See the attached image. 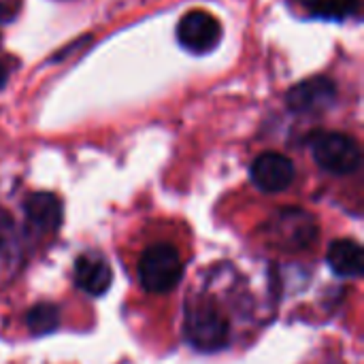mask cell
<instances>
[{"label": "cell", "instance_id": "obj_1", "mask_svg": "<svg viewBox=\"0 0 364 364\" xmlns=\"http://www.w3.org/2000/svg\"><path fill=\"white\" fill-rule=\"evenodd\" d=\"M186 341L198 352H220L228 346L230 331L224 314L209 301H192L183 320Z\"/></svg>", "mask_w": 364, "mask_h": 364}, {"label": "cell", "instance_id": "obj_2", "mask_svg": "<svg viewBox=\"0 0 364 364\" xmlns=\"http://www.w3.org/2000/svg\"><path fill=\"white\" fill-rule=\"evenodd\" d=\"M183 277V262L175 245L156 243L149 245L139 260L141 286L151 294L171 292Z\"/></svg>", "mask_w": 364, "mask_h": 364}, {"label": "cell", "instance_id": "obj_3", "mask_svg": "<svg viewBox=\"0 0 364 364\" xmlns=\"http://www.w3.org/2000/svg\"><path fill=\"white\" fill-rule=\"evenodd\" d=\"M264 239L284 252L305 250L318 239V224L305 209H279L264 224Z\"/></svg>", "mask_w": 364, "mask_h": 364}, {"label": "cell", "instance_id": "obj_4", "mask_svg": "<svg viewBox=\"0 0 364 364\" xmlns=\"http://www.w3.org/2000/svg\"><path fill=\"white\" fill-rule=\"evenodd\" d=\"M314 160L328 173L350 175L360 168L363 154L356 139L343 132H316L309 139Z\"/></svg>", "mask_w": 364, "mask_h": 364}, {"label": "cell", "instance_id": "obj_5", "mask_svg": "<svg viewBox=\"0 0 364 364\" xmlns=\"http://www.w3.org/2000/svg\"><path fill=\"white\" fill-rule=\"evenodd\" d=\"M177 41L190 53H209L222 41V23L207 11H190L177 23Z\"/></svg>", "mask_w": 364, "mask_h": 364}, {"label": "cell", "instance_id": "obj_6", "mask_svg": "<svg viewBox=\"0 0 364 364\" xmlns=\"http://www.w3.org/2000/svg\"><path fill=\"white\" fill-rule=\"evenodd\" d=\"M250 173H252V181L256 183V188H260L267 194L284 192L286 188L292 186L296 177V168L292 160L277 151H267L258 156Z\"/></svg>", "mask_w": 364, "mask_h": 364}, {"label": "cell", "instance_id": "obj_7", "mask_svg": "<svg viewBox=\"0 0 364 364\" xmlns=\"http://www.w3.org/2000/svg\"><path fill=\"white\" fill-rule=\"evenodd\" d=\"M335 83L326 77H314L296 83L288 92V107L296 113H320L335 102Z\"/></svg>", "mask_w": 364, "mask_h": 364}, {"label": "cell", "instance_id": "obj_8", "mask_svg": "<svg viewBox=\"0 0 364 364\" xmlns=\"http://www.w3.org/2000/svg\"><path fill=\"white\" fill-rule=\"evenodd\" d=\"M75 284L90 296H102L111 288L113 271L107 258L98 252H85L75 260Z\"/></svg>", "mask_w": 364, "mask_h": 364}, {"label": "cell", "instance_id": "obj_9", "mask_svg": "<svg viewBox=\"0 0 364 364\" xmlns=\"http://www.w3.org/2000/svg\"><path fill=\"white\" fill-rule=\"evenodd\" d=\"M28 224L41 232H53L62 224V203L51 192H34L23 200Z\"/></svg>", "mask_w": 364, "mask_h": 364}, {"label": "cell", "instance_id": "obj_10", "mask_svg": "<svg viewBox=\"0 0 364 364\" xmlns=\"http://www.w3.org/2000/svg\"><path fill=\"white\" fill-rule=\"evenodd\" d=\"M326 260H328V267L333 269V273L339 275V277L356 279V277L363 275V247L354 239H337V241H333L331 247H328Z\"/></svg>", "mask_w": 364, "mask_h": 364}, {"label": "cell", "instance_id": "obj_11", "mask_svg": "<svg viewBox=\"0 0 364 364\" xmlns=\"http://www.w3.org/2000/svg\"><path fill=\"white\" fill-rule=\"evenodd\" d=\"M301 4L314 15L335 17V19L356 15L358 9H360L358 0H301Z\"/></svg>", "mask_w": 364, "mask_h": 364}, {"label": "cell", "instance_id": "obj_12", "mask_svg": "<svg viewBox=\"0 0 364 364\" xmlns=\"http://www.w3.org/2000/svg\"><path fill=\"white\" fill-rule=\"evenodd\" d=\"M58 322H60V311H58V307H53L49 303L34 305L26 316V324L34 335H47V333L55 331Z\"/></svg>", "mask_w": 364, "mask_h": 364}, {"label": "cell", "instance_id": "obj_13", "mask_svg": "<svg viewBox=\"0 0 364 364\" xmlns=\"http://www.w3.org/2000/svg\"><path fill=\"white\" fill-rule=\"evenodd\" d=\"M6 79H9V73H6V68H4V64L0 62V90L6 85Z\"/></svg>", "mask_w": 364, "mask_h": 364}]
</instances>
